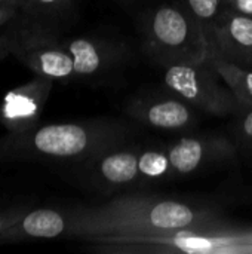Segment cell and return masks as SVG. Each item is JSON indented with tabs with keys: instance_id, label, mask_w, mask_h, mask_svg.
Listing matches in <instances>:
<instances>
[{
	"instance_id": "9",
	"label": "cell",
	"mask_w": 252,
	"mask_h": 254,
	"mask_svg": "<svg viewBox=\"0 0 252 254\" xmlns=\"http://www.w3.org/2000/svg\"><path fill=\"white\" fill-rule=\"evenodd\" d=\"M126 113L138 124L159 131H187L198 124L196 109L171 92L165 97L134 98Z\"/></svg>"
},
{
	"instance_id": "21",
	"label": "cell",
	"mask_w": 252,
	"mask_h": 254,
	"mask_svg": "<svg viewBox=\"0 0 252 254\" xmlns=\"http://www.w3.org/2000/svg\"><path fill=\"white\" fill-rule=\"evenodd\" d=\"M9 54V48H7V43H6V39H4V34L0 31V61L3 58H6Z\"/></svg>"
},
{
	"instance_id": "14",
	"label": "cell",
	"mask_w": 252,
	"mask_h": 254,
	"mask_svg": "<svg viewBox=\"0 0 252 254\" xmlns=\"http://www.w3.org/2000/svg\"><path fill=\"white\" fill-rule=\"evenodd\" d=\"M138 168H140L141 186L168 182V180L174 179L166 149L165 150L141 149L140 159H138Z\"/></svg>"
},
{
	"instance_id": "17",
	"label": "cell",
	"mask_w": 252,
	"mask_h": 254,
	"mask_svg": "<svg viewBox=\"0 0 252 254\" xmlns=\"http://www.w3.org/2000/svg\"><path fill=\"white\" fill-rule=\"evenodd\" d=\"M238 149L252 155V107L242 109L235 115L233 122V138Z\"/></svg>"
},
{
	"instance_id": "16",
	"label": "cell",
	"mask_w": 252,
	"mask_h": 254,
	"mask_svg": "<svg viewBox=\"0 0 252 254\" xmlns=\"http://www.w3.org/2000/svg\"><path fill=\"white\" fill-rule=\"evenodd\" d=\"M180 1L201 22V25L205 31V36H206L208 45H209L212 31H214V25H215L220 13L226 7L224 0H180Z\"/></svg>"
},
{
	"instance_id": "22",
	"label": "cell",
	"mask_w": 252,
	"mask_h": 254,
	"mask_svg": "<svg viewBox=\"0 0 252 254\" xmlns=\"http://www.w3.org/2000/svg\"><path fill=\"white\" fill-rule=\"evenodd\" d=\"M0 4H6V6H13L21 9L22 7V0H0Z\"/></svg>"
},
{
	"instance_id": "3",
	"label": "cell",
	"mask_w": 252,
	"mask_h": 254,
	"mask_svg": "<svg viewBox=\"0 0 252 254\" xmlns=\"http://www.w3.org/2000/svg\"><path fill=\"white\" fill-rule=\"evenodd\" d=\"M143 43L149 58L160 67L202 63L209 45L201 22L180 3H165L150 10L143 25Z\"/></svg>"
},
{
	"instance_id": "5",
	"label": "cell",
	"mask_w": 252,
	"mask_h": 254,
	"mask_svg": "<svg viewBox=\"0 0 252 254\" xmlns=\"http://www.w3.org/2000/svg\"><path fill=\"white\" fill-rule=\"evenodd\" d=\"M163 85L196 110L227 118L242 110L223 77L206 63L174 64L163 68Z\"/></svg>"
},
{
	"instance_id": "2",
	"label": "cell",
	"mask_w": 252,
	"mask_h": 254,
	"mask_svg": "<svg viewBox=\"0 0 252 254\" xmlns=\"http://www.w3.org/2000/svg\"><path fill=\"white\" fill-rule=\"evenodd\" d=\"M134 129L116 119L36 125L0 137L1 162H48L83 167L108 149L128 144Z\"/></svg>"
},
{
	"instance_id": "19",
	"label": "cell",
	"mask_w": 252,
	"mask_h": 254,
	"mask_svg": "<svg viewBox=\"0 0 252 254\" xmlns=\"http://www.w3.org/2000/svg\"><path fill=\"white\" fill-rule=\"evenodd\" d=\"M21 13V9L13 7V6H6V4H0V30L9 24L13 18H16Z\"/></svg>"
},
{
	"instance_id": "20",
	"label": "cell",
	"mask_w": 252,
	"mask_h": 254,
	"mask_svg": "<svg viewBox=\"0 0 252 254\" xmlns=\"http://www.w3.org/2000/svg\"><path fill=\"white\" fill-rule=\"evenodd\" d=\"M224 3L227 7L236 12L252 16V0H224Z\"/></svg>"
},
{
	"instance_id": "8",
	"label": "cell",
	"mask_w": 252,
	"mask_h": 254,
	"mask_svg": "<svg viewBox=\"0 0 252 254\" xmlns=\"http://www.w3.org/2000/svg\"><path fill=\"white\" fill-rule=\"evenodd\" d=\"M55 80L36 74L10 89L0 103V124L7 132H22L40 122Z\"/></svg>"
},
{
	"instance_id": "10",
	"label": "cell",
	"mask_w": 252,
	"mask_h": 254,
	"mask_svg": "<svg viewBox=\"0 0 252 254\" xmlns=\"http://www.w3.org/2000/svg\"><path fill=\"white\" fill-rule=\"evenodd\" d=\"M62 43L73 60L74 80H88L100 76H105L113 68L119 67L126 51L122 45L97 39V37H70Z\"/></svg>"
},
{
	"instance_id": "18",
	"label": "cell",
	"mask_w": 252,
	"mask_h": 254,
	"mask_svg": "<svg viewBox=\"0 0 252 254\" xmlns=\"http://www.w3.org/2000/svg\"><path fill=\"white\" fill-rule=\"evenodd\" d=\"M30 208L25 205H16V207H9L4 210H0V237L7 232Z\"/></svg>"
},
{
	"instance_id": "4",
	"label": "cell",
	"mask_w": 252,
	"mask_h": 254,
	"mask_svg": "<svg viewBox=\"0 0 252 254\" xmlns=\"http://www.w3.org/2000/svg\"><path fill=\"white\" fill-rule=\"evenodd\" d=\"M0 31L9 54L34 74L55 82L74 80L73 60L53 25L21 12Z\"/></svg>"
},
{
	"instance_id": "11",
	"label": "cell",
	"mask_w": 252,
	"mask_h": 254,
	"mask_svg": "<svg viewBox=\"0 0 252 254\" xmlns=\"http://www.w3.org/2000/svg\"><path fill=\"white\" fill-rule=\"evenodd\" d=\"M208 54L252 67V16L226 6L214 25Z\"/></svg>"
},
{
	"instance_id": "13",
	"label": "cell",
	"mask_w": 252,
	"mask_h": 254,
	"mask_svg": "<svg viewBox=\"0 0 252 254\" xmlns=\"http://www.w3.org/2000/svg\"><path fill=\"white\" fill-rule=\"evenodd\" d=\"M227 83L242 109L252 107V67L230 61L217 54H208L205 60Z\"/></svg>"
},
{
	"instance_id": "7",
	"label": "cell",
	"mask_w": 252,
	"mask_h": 254,
	"mask_svg": "<svg viewBox=\"0 0 252 254\" xmlns=\"http://www.w3.org/2000/svg\"><path fill=\"white\" fill-rule=\"evenodd\" d=\"M141 147L117 146L98 155L79 168L86 185L100 190H122L141 186L140 159Z\"/></svg>"
},
{
	"instance_id": "12",
	"label": "cell",
	"mask_w": 252,
	"mask_h": 254,
	"mask_svg": "<svg viewBox=\"0 0 252 254\" xmlns=\"http://www.w3.org/2000/svg\"><path fill=\"white\" fill-rule=\"evenodd\" d=\"M68 235V214L56 208H30L7 232L0 243L24 240H52Z\"/></svg>"
},
{
	"instance_id": "15",
	"label": "cell",
	"mask_w": 252,
	"mask_h": 254,
	"mask_svg": "<svg viewBox=\"0 0 252 254\" xmlns=\"http://www.w3.org/2000/svg\"><path fill=\"white\" fill-rule=\"evenodd\" d=\"M74 6V0H22L21 12L56 27L71 18Z\"/></svg>"
},
{
	"instance_id": "1",
	"label": "cell",
	"mask_w": 252,
	"mask_h": 254,
	"mask_svg": "<svg viewBox=\"0 0 252 254\" xmlns=\"http://www.w3.org/2000/svg\"><path fill=\"white\" fill-rule=\"evenodd\" d=\"M65 211L67 237L86 243L101 238L175 235L220 225L218 216L206 207L160 196H119L101 205Z\"/></svg>"
},
{
	"instance_id": "6",
	"label": "cell",
	"mask_w": 252,
	"mask_h": 254,
	"mask_svg": "<svg viewBox=\"0 0 252 254\" xmlns=\"http://www.w3.org/2000/svg\"><path fill=\"white\" fill-rule=\"evenodd\" d=\"M238 152L235 141L224 135L183 137L166 147L174 179L192 176L209 167L227 162Z\"/></svg>"
},
{
	"instance_id": "23",
	"label": "cell",
	"mask_w": 252,
	"mask_h": 254,
	"mask_svg": "<svg viewBox=\"0 0 252 254\" xmlns=\"http://www.w3.org/2000/svg\"><path fill=\"white\" fill-rule=\"evenodd\" d=\"M119 1H122V3H123L125 6H128V4H132V3H134L135 0H119Z\"/></svg>"
}]
</instances>
